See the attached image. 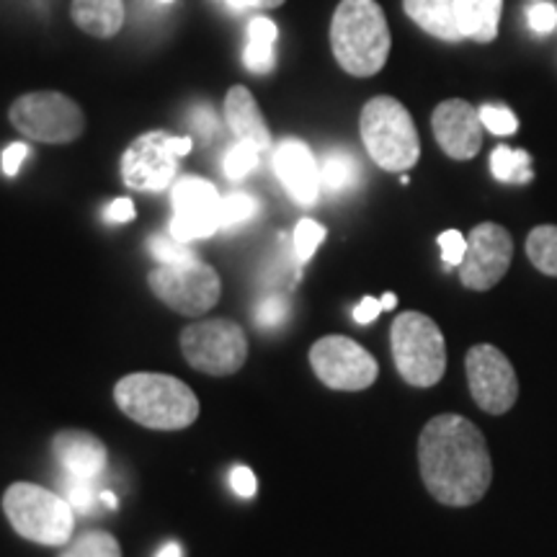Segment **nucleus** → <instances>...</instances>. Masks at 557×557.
Segmentation results:
<instances>
[{
    "label": "nucleus",
    "mask_w": 557,
    "mask_h": 557,
    "mask_svg": "<svg viewBox=\"0 0 557 557\" xmlns=\"http://www.w3.org/2000/svg\"><path fill=\"white\" fill-rule=\"evenodd\" d=\"M62 496L78 513H94L101 504V491L96 487V480L90 478H73L65 475L62 480Z\"/></svg>",
    "instance_id": "nucleus-27"
},
{
    "label": "nucleus",
    "mask_w": 557,
    "mask_h": 557,
    "mask_svg": "<svg viewBox=\"0 0 557 557\" xmlns=\"http://www.w3.org/2000/svg\"><path fill=\"white\" fill-rule=\"evenodd\" d=\"M527 256L542 274L557 276V225L534 227L527 238Z\"/></svg>",
    "instance_id": "nucleus-25"
},
{
    "label": "nucleus",
    "mask_w": 557,
    "mask_h": 557,
    "mask_svg": "<svg viewBox=\"0 0 557 557\" xmlns=\"http://www.w3.org/2000/svg\"><path fill=\"white\" fill-rule=\"evenodd\" d=\"M156 557H184V549H181L178 542H169L163 549Z\"/></svg>",
    "instance_id": "nucleus-42"
},
{
    "label": "nucleus",
    "mask_w": 557,
    "mask_h": 557,
    "mask_svg": "<svg viewBox=\"0 0 557 557\" xmlns=\"http://www.w3.org/2000/svg\"><path fill=\"white\" fill-rule=\"evenodd\" d=\"M191 129L197 132V135L205 139V143H209V139H214V135H218L220 124H218V114H214L212 109L209 107H199L194 109L191 114Z\"/></svg>",
    "instance_id": "nucleus-37"
},
{
    "label": "nucleus",
    "mask_w": 557,
    "mask_h": 557,
    "mask_svg": "<svg viewBox=\"0 0 557 557\" xmlns=\"http://www.w3.org/2000/svg\"><path fill=\"white\" fill-rule=\"evenodd\" d=\"M504 0H455L459 32L465 39L487 45L498 37Z\"/></svg>",
    "instance_id": "nucleus-21"
},
{
    "label": "nucleus",
    "mask_w": 557,
    "mask_h": 557,
    "mask_svg": "<svg viewBox=\"0 0 557 557\" xmlns=\"http://www.w3.org/2000/svg\"><path fill=\"white\" fill-rule=\"evenodd\" d=\"M438 248H442V259L447 267H459L465 259V250H468V238L459 230H444L438 235Z\"/></svg>",
    "instance_id": "nucleus-35"
},
{
    "label": "nucleus",
    "mask_w": 557,
    "mask_h": 557,
    "mask_svg": "<svg viewBox=\"0 0 557 557\" xmlns=\"http://www.w3.org/2000/svg\"><path fill=\"white\" fill-rule=\"evenodd\" d=\"M29 158V145L24 143H11L9 148L3 150V173L5 176H16L21 171V163Z\"/></svg>",
    "instance_id": "nucleus-38"
},
{
    "label": "nucleus",
    "mask_w": 557,
    "mask_h": 557,
    "mask_svg": "<svg viewBox=\"0 0 557 557\" xmlns=\"http://www.w3.org/2000/svg\"><path fill=\"white\" fill-rule=\"evenodd\" d=\"M418 468L426 491L442 506H475L493 480L487 442L470 418L442 413L418 436Z\"/></svg>",
    "instance_id": "nucleus-1"
},
{
    "label": "nucleus",
    "mask_w": 557,
    "mask_h": 557,
    "mask_svg": "<svg viewBox=\"0 0 557 557\" xmlns=\"http://www.w3.org/2000/svg\"><path fill=\"white\" fill-rule=\"evenodd\" d=\"M389 346L398 374L413 387H434L447 372V341L438 325L423 312L408 310L395 318Z\"/></svg>",
    "instance_id": "nucleus-6"
},
{
    "label": "nucleus",
    "mask_w": 557,
    "mask_h": 557,
    "mask_svg": "<svg viewBox=\"0 0 557 557\" xmlns=\"http://www.w3.org/2000/svg\"><path fill=\"white\" fill-rule=\"evenodd\" d=\"M403 11L413 21L418 29H423L431 37L449 41H465L462 32H459L455 0H403Z\"/></svg>",
    "instance_id": "nucleus-19"
},
{
    "label": "nucleus",
    "mask_w": 557,
    "mask_h": 557,
    "mask_svg": "<svg viewBox=\"0 0 557 557\" xmlns=\"http://www.w3.org/2000/svg\"><path fill=\"white\" fill-rule=\"evenodd\" d=\"M361 143L382 171L406 173L421 158V139L410 111L393 96H374L359 116Z\"/></svg>",
    "instance_id": "nucleus-4"
},
{
    "label": "nucleus",
    "mask_w": 557,
    "mask_h": 557,
    "mask_svg": "<svg viewBox=\"0 0 557 557\" xmlns=\"http://www.w3.org/2000/svg\"><path fill=\"white\" fill-rule=\"evenodd\" d=\"M3 513L13 532L34 545L65 547L75 532V511L65 496L34 483H13L3 493Z\"/></svg>",
    "instance_id": "nucleus-5"
},
{
    "label": "nucleus",
    "mask_w": 557,
    "mask_h": 557,
    "mask_svg": "<svg viewBox=\"0 0 557 557\" xmlns=\"http://www.w3.org/2000/svg\"><path fill=\"white\" fill-rule=\"evenodd\" d=\"M135 205H132V199L122 197V199H114L111 205L107 207V212H103V218H107V222H132L135 220Z\"/></svg>",
    "instance_id": "nucleus-39"
},
{
    "label": "nucleus",
    "mask_w": 557,
    "mask_h": 557,
    "mask_svg": "<svg viewBox=\"0 0 557 557\" xmlns=\"http://www.w3.org/2000/svg\"><path fill=\"white\" fill-rule=\"evenodd\" d=\"M259 158H261V150L256 148V145L238 139V143L227 150L222 169H225V176L230 181H240V178H246L248 173L256 169V165H259Z\"/></svg>",
    "instance_id": "nucleus-31"
},
{
    "label": "nucleus",
    "mask_w": 557,
    "mask_h": 557,
    "mask_svg": "<svg viewBox=\"0 0 557 557\" xmlns=\"http://www.w3.org/2000/svg\"><path fill=\"white\" fill-rule=\"evenodd\" d=\"M431 129L438 148L451 160H472L483 148V122L480 111L462 99L442 101L431 114Z\"/></svg>",
    "instance_id": "nucleus-15"
},
{
    "label": "nucleus",
    "mask_w": 557,
    "mask_h": 557,
    "mask_svg": "<svg viewBox=\"0 0 557 557\" xmlns=\"http://www.w3.org/2000/svg\"><path fill=\"white\" fill-rule=\"evenodd\" d=\"M225 122L243 143L256 145L261 152L271 148V129L263 120L259 103L246 86H233L225 96Z\"/></svg>",
    "instance_id": "nucleus-18"
},
{
    "label": "nucleus",
    "mask_w": 557,
    "mask_h": 557,
    "mask_svg": "<svg viewBox=\"0 0 557 557\" xmlns=\"http://www.w3.org/2000/svg\"><path fill=\"white\" fill-rule=\"evenodd\" d=\"M181 351L197 372L230 377L246 364L248 338L235 320L209 318L181 331Z\"/></svg>",
    "instance_id": "nucleus-9"
},
{
    "label": "nucleus",
    "mask_w": 557,
    "mask_h": 557,
    "mask_svg": "<svg viewBox=\"0 0 557 557\" xmlns=\"http://www.w3.org/2000/svg\"><path fill=\"white\" fill-rule=\"evenodd\" d=\"M230 485H233V491L238 493L240 498H253L256 491H259V480H256L253 470L246 468V465H235V468L230 470Z\"/></svg>",
    "instance_id": "nucleus-36"
},
{
    "label": "nucleus",
    "mask_w": 557,
    "mask_h": 557,
    "mask_svg": "<svg viewBox=\"0 0 557 557\" xmlns=\"http://www.w3.org/2000/svg\"><path fill=\"white\" fill-rule=\"evenodd\" d=\"M52 455L65 475L99 480L107 470V444L83 429H62L52 438Z\"/></svg>",
    "instance_id": "nucleus-17"
},
{
    "label": "nucleus",
    "mask_w": 557,
    "mask_h": 557,
    "mask_svg": "<svg viewBox=\"0 0 557 557\" xmlns=\"http://www.w3.org/2000/svg\"><path fill=\"white\" fill-rule=\"evenodd\" d=\"M513 259L511 233L498 222H480L468 235V250L459 263V282L472 292L493 289L508 274Z\"/></svg>",
    "instance_id": "nucleus-13"
},
{
    "label": "nucleus",
    "mask_w": 557,
    "mask_h": 557,
    "mask_svg": "<svg viewBox=\"0 0 557 557\" xmlns=\"http://www.w3.org/2000/svg\"><path fill=\"white\" fill-rule=\"evenodd\" d=\"M148 250L158 263H176L194 256L189 243H181L173 238V235H152L148 240Z\"/></svg>",
    "instance_id": "nucleus-33"
},
{
    "label": "nucleus",
    "mask_w": 557,
    "mask_h": 557,
    "mask_svg": "<svg viewBox=\"0 0 557 557\" xmlns=\"http://www.w3.org/2000/svg\"><path fill=\"white\" fill-rule=\"evenodd\" d=\"M101 504L107 506V508H116V506H120V500H116L114 493H109V491H101Z\"/></svg>",
    "instance_id": "nucleus-43"
},
{
    "label": "nucleus",
    "mask_w": 557,
    "mask_h": 557,
    "mask_svg": "<svg viewBox=\"0 0 557 557\" xmlns=\"http://www.w3.org/2000/svg\"><path fill=\"white\" fill-rule=\"evenodd\" d=\"M58 557H122V547L114 534L90 529V532L70 540Z\"/></svg>",
    "instance_id": "nucleus-26"
},
{
    "label": "nucleus",
    "mask_w": 557,
    "mask_h": 557,
    "mask_svg": "<svg viewBox=\"0 0 557 557\" xmlns=\"http://www.w3.org/2000/svg\"><path fill=\"white\" fill-rule=\"evenodd\" d=\"M480 122L483 127L496 137H508V135H517L519 132V120L508 107H500V103H485L480 107Z\"/></svg>",
    "instance_id": "nucleus-32"
},
{
    "label": "nucleus",
    "mask_w": 557,
    "mask_h": 557,
    "mask_svg": "<svg viewBox=\"0 0 557 557\" xmlns=\"http://www.w3.org/2000/svg\"><path fill=\"white\" fill-rule=\"evenodd\" d=\"M114 400L139 426L152 431L189 429L199 418V398L194 389L171 374L135 372L116 382Z\"/></svg>",
    "instance_id": "nucleus-2"
},
{
    "label": "nucleus",
    "mask_w": 557,
    "mask_h": 557,
    "mask_svg": "<svg viewBox=\"0 0 557 557\" xmlns=\"http://www.w3.org/2000/svg\"><path fill=\"white\" fill-rule=\"evenodd\" d=\"M70 16L90 37L111 39L124 26V0H73Z\"/></svg>",
    "instance_id": "nucleus-20"
},
{
    "label": "nucleus",
    "mask_w": 557,
    "mask_h": 557,
    "mask_svg": "<svg viewBox=\"0 0 557 557\" xmlns=\"http://www.w3.org/2000/svg\"><path fill=\"white\" fill-rule=\"evenodd\" d=\"M191 137L152 129L132 139L122 156V181L135 191H163L176 181L178 158L191 152Z\"/></svg>",
    "instance_id": "nucleus-10"
},
{
    "label": "nucleus",
    "mask_w": 557,
    "mask_h": 557,
    "mask_svg": "<svg viewBox=\"0 0 557 557\" xmlns=\"http://www.w3.org/2000/svg\"><path fill=\"white\" fill-rule=\"evenodd\" d=\"M310 367L325 387L359 393L377 382L380 364L364 346L348 336H323L310 348Z\"/></svg>",
    "instance_id": "nucleus-11"
},
{
    "label": "nucleus",
    "mask_w": 557,
    "mask_h": 557,
    "mask_svg": "<svg viewBox=\"0 0 557 557\" xmlns=\"http://www.w3.org/2000/svg\"><path fill=\"white\" fill-rule=\"evenodd\" d=\"M472 400L491 416H504L519 398V377L513 364L493 344L472 346L465 357Z\"/></svg>",
    "instance_id": "nucleus-12"
},
{
    "label": "nucleus",
    "mask_w": 557,
    "mask_h": 557,
    "mask_svg": "<svg viewBox=\"0 0 557 557\" xmlns=\"http://www.w3.org/2000/svg\"><path fill=\"white\" fill-rule=\"evenodd\" d=\"M527 21H529V29L540 37H547L557 29V5L547 3V0H540V3L529 5L527 9Z\"/></svg>",
    "instance_id": "nucleus-34"
},
{
    "label": "nucleus",
    "mask_w": 557,
    "mask_h": 557,
    "mask_svg": "<svg viewBox=\"0 0 557 557\" xmlns=\"http://www.w3.org/2000/svg\"><path fill=\"white\" fill-rule=\"evenodd\" d=\"M173 214L169 233L181 243L209 238L220 230V201L222 197L207 178L184 176L173 186Z\"/></svg>",
    "instance_id": "nucleus-14"
},
{
    "label": "nucleus",
    "mask_w": 557,
    "mask_h": 557,
    "mask_svg": "<svg viewBox=\"0 0 557 557\" xmlns=\"http://www.w3.org/2000/svg\"><path fill=\"white\" fill-rule=\"evenodd\" d=\"M233 9H253V5H259V9H278V5L284 3V0H227Z\"/></svg>",
    "instance_id": "nucleus-41"
},
{
    "label": "nucleus",
    "mask_w": 557,
    "mask_h": 557,
    "mask_svg": "<svg viewBox=\"0 0 557 557\" xmlns=\"http://www.w3.org/2000/svg\"><path fill=\"white\" fill-rule=\"evenodd\" d=\"M9 120L34 143L65 145L86 132V114L60 90H32L11 103Z\"/></svg>",
    "instance_id": "nucleus-7"
},
{
    "label": "nucleus",
    "mask_w": 557,
    "mask_h": 557,
    "mask_svg": "<svg viewBox=\"0 0 557 557\" xmlns=\"http://www.w3.org/2000/svg\"><path fill=\"white\" fill-rule=\"evenodd\" d=\"M160 3H171V0H160Z\"/></svg>",
    "instance_id": "nucleus-45"
},
{
    "label": "nucleus",
    "mask_w": 557,
    "mask_h": 557,
    "mask_svg": "<svg viewBox=\"0 0 557 557\" xmlns=\"http://www.w3.org/2000/svg\"><path fill=\"white\" fill-rule=\"evenodd\" d=\"M359 163L351 152L346 150H329L320 160V181L323 191L344 194L359 184Z\"/></svg>",
    "instance_id": "nucleus-23"
},
{
    "label": "nucleus",
    "mask_w": 557,
    "mask_h": 557,
    "mask_svg": "<svg viewBox=\"0 0 557 557\" xmlns=\"http://www.w3.org/2000/svg\"><path fill=\"white\" fill-rule=\"evenodd\" d=\"M274 169L292 199L299 205H315L323 191V181H320V163L308 143L295 137L282 139L274 152Z\"/></svg>",
    "instance_id": "nucleus-16"
},
{
    "label": "nucleus",
    "mask_w": 557,
    "mask_h": 557,
    "mask_svg": "<svg viewBox=\"0 0 557 557\" xmlns=\"http://www.w3.org/2000/svg\"><path fill=\"white\" fill-rule=\"evenodd\" d=\"M287 318H289V299L287 295H282V292H271V295L259 299V305H256V312H253L256 325L263 331H278L284 323H287Z\"/></svg>",
    "instance_id": "nucleus-30"
},
{
    "label": "nucleus",
    "mask_w": 557,
    "mask_h": 557,
    "mask_svg": "<svg viewBox=\"0 0 557 557\" xmlns=\"http://www.w3.org/2000/svg\"><path fill=\"white\" fill-rule=\"evenodd\" d=\"M325 235H329V230H325L320 222L305 218L297 222L295 227V235H292V246H295V261L297 267H305L312 256H315V250L320 243L325 240Z\"/></svg>",
    "instance_id": "nucleus-29"
},
{
    "label": "nucleus",
    "mask_w": 557,
    "mask_h": 557,
    "mask_svg": "<svg viewBox=\"0 0 557 557\" xmlns=\"http://www.w3.org/2000/svg\"><path fill=\"white\" fill-rule=\"evenodd\" d=\"M380 312H382V302H380V299L364 297V299H361V302L357 305V308H354V320H357L359 325H369V323H374V320L380 318Z\"/></svg>",
    "instance_id": "nucleus-40"
},
{
    "label": "nucleus",
    "mask_w": 557,
    "mask_h": 557,
    "mask_svg": "<svg viewBox=\"0 0 557 557\" xmlns=\"http://www.w3.org/2000/svg\"><path fill=\"white\" fill-rule=\"evenodd\" d=\"M491 173L500 184L524 186L534 178V163L532 156L521 148H508V145H498L491 152Z\"/></svg>",
    "instance_id": "nucleus-24"
},
{
    "label": "nucleus",
    "mask_w": 557,
    "mask_h": 557,
    "mask_svg": "<svg viewBox=\"0 0 557 557\" xmlns=\"http://www.w3.org/2000/svg\"><path fill=\"white\" fill-rule=\"evenodd\" d=\"M380 302H382V310H393V308H395V305H398V297H395V295H393V292H387V295H385V297H382V299H380Z\"/></svg>",
    "instance_id": "nucleus-44"
},
{
    "label": "nucleus",
    "mask_w": 557,
    "mask_h": 557,
    "mask_svg": "<svg viewBox=\"0 0 557 557\" xmlns=\"http://www.w3.org/2000/svg\"><path fill=\"white\" fill-rule=\"evenodd\" d=\"M259 207H261L259 199L250 197L246 191L227 194V197H222L220 201V230L243 225V222L256 218Z\"/></svg>",
    "instance_id": "nucleus-28"
},
{
    "label": "nucleus",
    "mask_w": 557,
    "mask_h": 557,
    "mask_svg": "<svg viewBox=\"0 0 557 557\" xmlns=\"http://www.w3.org/2000/svg\"><path fill=\"white\" fill-rule=\"evenodd\" d=\"M276 39H278V29L271 18H253L248 24V47L243 52V62L250 73H269L274 67L276 60Z\"/></svg>",
    "instance_id": "nucleus-22"
},
{
    "label": "nucleus",
    "mask_w": 557,
    "mask_h": 557,
    "mask_svg": "<svg viewBox=\"0 0 557 557\" xmlns=\"http://www.w3.org/2000/svg\"><path fill=\"white\" fill-rule=\"evenodd\" d=\"M389 26L377 0H341L331 21L333 58L354 78H372L389 58Z\"/></svg>",
    "instance_id": "nucleus-3"
},
{
    "label": "nucleus",
    "mask_w": 557,
    "mask_h": 557,
    "mask_svg": "<svg viewBox=\"0 0 557 557\" xmlns=\"http://www.w3.org/2000/svg\"><path fill=\"white\" fill-rule=\"evenodd\" d=\"M148 287L178 315H205L220 302L222 278L209 263L189 256L176 263H158L148 274Z\"/></svg>",
    "instance_id": "nucleus-8"
}]
</instances>
